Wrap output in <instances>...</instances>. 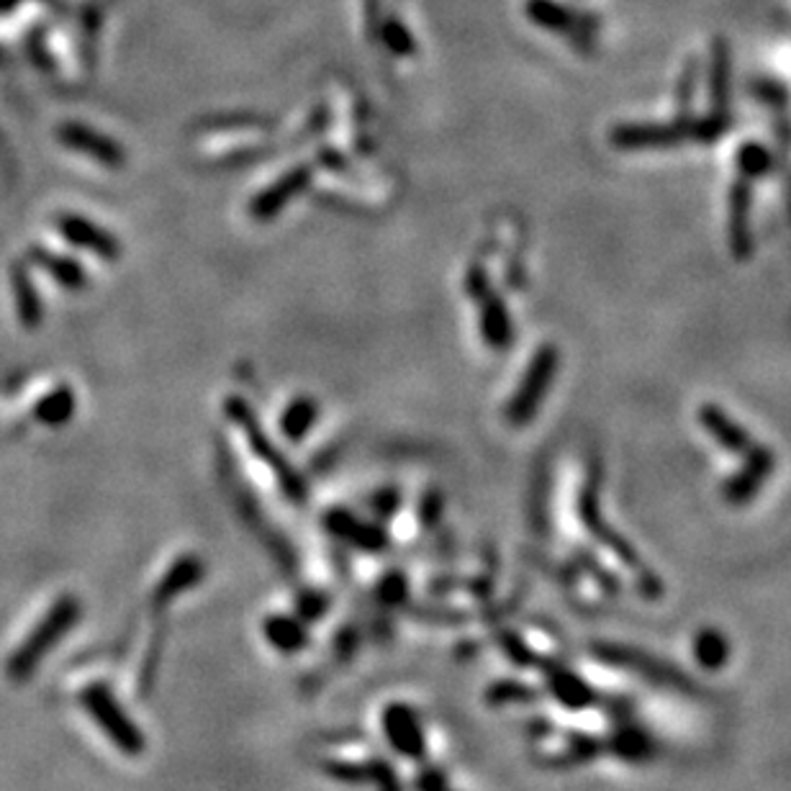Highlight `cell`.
I'll list each match as a JSON object with an SVG mask.
<instances>
[{
    "mask_svg": "<svg viewBox=\"0 0 791 791\" xmlns=\"http://www.w3.org/2000/svg\"><path fill=\"white\" fill-rule=\"evenodd\" d=\"M31 260H34L39 268H44L47 273L64 288H82V283H86V276H82V270L76 260L62 258V254H52L41 250V247H31Z\"/></svg>",
    "mask_w": 791,
    "mask_h": 791,
    "instance_id": "21",
    "label": "cell"
},
{
    "mask_svg": "<svg viewBox=\"0 0 791 791\" xmlns=\"http://www.w3.org/2000/svg\"><path fill=\"white\" fill-rule=\"evenodd\" d=\"M730 76H732V57H730L728 39H714L712 68H710L712 111L730 113Z\"/></svg>",
    "mask_w": 791,
    "mask_h": 791,
    "instance_id": "17",
    "label": "cell"
},
{
    "mask_svg": "<svg viewBox=\"0 0 791 791\" xmlns=\"http://www.w3.org/2000/svg\"><path fill=\"white\" fill-rule=\"evenodd\" d=\"M314 419H317V403L309 399H299L286 409L280 427H283L288 440H301V437L309 432V427L314 424Z\"/></svg>",
    "mask_w": 791,
    "mask_h": 791,
    "instance_id": "27",
    "label": "cell"
},
{
    "mask_svg": "<svg viewBox=\"0 0 791 791\" xmlns=\"http://www.w3.org/2000/svg\"><path fill=\"white\" fill-rule=\"evenodd\" d=\"M593 655H597L599 661L614 665V669L638 673L650 683H655V687L679 691V694H691V697L702 694V689L697 687L691 675H687L681 669H675L671 663L658 661L655 655L645 653V650L612 645V642H599V645H593Z\"/></svg>",
    "mask_w": 791,
    "mask_h": 791,
    "instance_id": "4",
    "label": "cell"
},
{
    "mask_svg": "<svg viewBox=\"0 0 791 791\" xmlns=\"http://www.w3.org/2000/svg\"><path fill=\"white\" fill-rule=\"evenodd\" d=\"M468 291L471 296H475L478 301H481V332L483 340L491 344V348H507L509 342H512V319L507 314L504 301L499 299V296L491 293L489 288V278L481 268L471 270V276H468Z\"/></svg>",
    "mask_w": 791,
    "mask_h": 791,
    "instance_id": "9",
    "label": "cell"
},
{
    "mask_svg": "<svg viewBox=\"0 0 791 791\" xmlns=\"http://www.w3.org/2000/svg\"><path fill=\"white\" fill-rule=\"evenodd\" d=\"M697 417H699V424L710 432L712 440L717 444H722V448L732 452V455L743 458L755 444L751 432H748L745 427H740L735 419H732L724 409L717 407V403H704V407H699Z\"/></svg>",
    "mask_w": 791,
    "mask_h": 791,
    "instance_id": "13",
    "label": "cell"
},
{
    "mask_svg": "<svg viewBox=\"0 0 791 791\" xmlns=\"http://www.w3.org/2000/svg\"><path fill=\"white\" fill-rule=\"evenodd\" d=\"M751 93L758 98V101L773 106V109H787L791 98L787 82H779V80H753Z\"/></svg>",
    "mask_w": 791,
    "mask_h": 791,
    "instance_id": "30",
    "label": "cell"
},
{
    "mask_svg": "<svg viewBox=\"0 0 791 791\" xmlns=\"http://www.w3.org/2000/svg\"><path fill=\"white\" fill-rule=\"evenodd\" d=\"M57 137L64 147L76 150L80 154H88L90 160H98L103 164H121L123 152L121 147L109 139L106 134H98V131L82 127V123H62L57 129Z\"/></svg>",
    "mask_w": 791,
    "mask_h": 791,
    "instance_id": "14",
    "label": "cell"
},
{
    "mask_svg": "<svg viewBox=\"0 0 791 791\" xmlns=\"http://www.w3.org/2000/svg\"><path fill=\"white\" fill-rule=\"evenodd\" d=\"M732 127L730 113L712 111L707 117H691L689 119V139H694L699 144H712L717 139H722Z\"/></svg>",
    "mask_w": 791,
    "mask_h": 791,
    "instance_id": "26",
    "label": "cell"
},
{
    "mask_svg": "<svg viewBox=\"0 0 791 791\" xmlns=\"http://www.w3.org/2000/svg\"><path fill=\"white\" fill-rule=\"evenodd\" d=\"M548 687L560 699V704H565L568 710H587L593 699H597V694H593L587 681H581L579 675H573L571 671H563V669L550 673Z\"/></svg>",
    "mask_w": 791,
    "mask_h": 791,
    "instance_id": "20",
    "label": "cell"
},
{
    "mask_svg": "<svg viewBox=\"0 0 791 791\" xmlns=\"http://www.w3.org/2000/svg\"><path fill=\"white\" fill-rule=\"evenodd\" d=\"M699 86V60L691 57L679 78V88H675V117H689L691 103H694V93Z\"/></svg>",
    "mask_w": 791,
    "mask_h": 791,
    "instance_id": "29",
    "label": "cell"
},
{
    "mask_svg": "<svg viewBox=\"0 0 791 791\" xmlns=\"http://www.w3.org/2000/svg\"><path fill=\"white\" fill-rule=\"evenodd\" d=\"M609 751L628 763H648L658 755V745L645 728L624 717V720H617L614 735L609 738Z\"/></svg>",
    "mask_w": 791,
    "mask_h": 791,
    "instance_id": "15",
    "label": "cell"
},
{
    "mask_svg": "<svg viewBox=\"0 0 791 791\" xmlns=\"http://www.w3.org/2000/svg\"><path fill=\"white\" fill-rule=\"evenodd\" d=\"M80 704L90 717H93L96 728L111 740V745L123 755H139L144 751V735L131 720V714L119 704L111 689L93 683L80 694Z\"/></svg>",
    "mask_w": 791,
    "mask_h": 791,
    "instance_id": "3",
    "label": "cell"
},
{
    "mask_svg": "<svg viewBox=\"0 0 791 791\" xmlns=\"http://www.w3.org/2000/svg\"><path fill=\"white\" fill-rule=\"evenodd\" d=\"M691 653H694V661L702 665L704 671H720L730 661V640L728 634L704 628L694 634V642H691Z\"/></svg>",
    "mask_w": 791,
    "mask_h": 791,
    "instance_id": "18",
    "label": "cell"
},
{
    "mask_svg": "<svg viewBox=\"0 0 791 791\" xmlns=\"http://www.w3.org/2000/svg\"><path fill=\"white\" fill-rule=\"evenodd\" d=\"M735 164H738V178H745L753 183V180L769 176L773 170V154L765 150L761 142H745L738 147Z\"/></svg>",
    "mask_w": 791,
    "mask_h": 791,
    "instance_id": "23",
    "label": "cell"
},
{
    "mask_svg": "<svg viewBox=\"0 0 791 791\" xmlns=\"http://www.w3.org/2000/svg\"><path fill=\"white\" fill-rule=\"evenodd\" d=\"M268 640L273 642L280 650H299L303 642H307V632L296 620H288V617H273L268 622Z\"/></svg>",
    "mask_w": 791,
    "mask_h": 791,
    "instance_id": "28",
    "label": "cell"
},
{
    "mask_svg": "<svg viewBox=\"0 0 791 791\" xmlns=\"http://www.w3.org/2000/svg\"><path fill=\"white\" fill-rule=\"evenodd\" d=\"M527 16L538 23V27L555 31V34H565L575 41V47L591 49V31L597 29V19L583 13H573L563 8L555 0H530L527 3Z\"/></svg>",
    "mask_w": 791,
    "mask_h": 791,
    "instance_id": "8",
    "label": "cell"
},
{
    "mask_svg": "<svg viewBox=\"0 0 791 791\" xmlns=\"http://www.w3.org/2000/svg\"><path fill=\"white\" fill-rule=\"evenodd\" d=\"M303 183H307V170H291L283 178H278L273 188H268L266 193H260L252 201V213L258 219H273L283 206L301 193Z\"/></svg>",
    "mask_w": 791,
    "mask_h": 791,
    "instance_id": "16",
    "label": "cell"
},
{
    "mask_svg": "<svg viewBox=\"0 0 791 791\" xmlns=\"http://www.w3.org/2000/svg\"><path fill=\"white\" fill-rule=\"evenodd\" d=\"M689 117H675L669 123H622L609 134L614 150L645 152V150H671L689 139Z\"/></svg>",
    "mask_w": 791,
    "mask_h": 791,
    "instance_id": "6",
    "label": "cell"
},
{
    "mask_svg": "<svg viewBox=\"0 0 791 791\" xmlns=\"http://www.w3.org/2000/svg\"><path fill=\"white\" fill-rule=\"evenodd\" d=\"M773 468H777V455H773V450L755 442L743 455V468L722 483L724 501L732 507L751 504L755 493L761 491V485L769 481Z\"/></svg>",
    "mask_w": 791,
    "mask_h": 791,
    "instance_id": "7",
    "label": "cell"
},
{
    "mask_svg": "<svg viewBox=\"0 0 791 791\" xmlns=\"http://www.w3.org/2000/svg\"><path fill=\"white\" fill-rule=\"evenodd\" d=\"M560 366V352L553 344H542L540 350H534L530 366L524 370L522 383L517 386L512 401L507 403V422L512 427L530 424L534 414H538L540 403L545 401V393L553 383L555 370Z\"/></svg>",
    "mask_w": 791,
    "mask_h": 791,
    "instance_id": "5",
    "label": "cell"
},
{
    "mask_svg": "<svg viewBox=\"0 0 791 791\" xmlns=\"http://www.w3.org/2000/svg\"><path fill=\"white\" fill-rule=\"evenodd\" d=\"M80 620V601L76 597H60L49 609L44 620H41L27 642L16 650L8 661V675L13 681H27L31 673L39 669V663L52 653L64 634L76 628Z\"/></svg>",
    "mask_w": 791,
    "mask_h": 791,
    "instance_id": "2",
    "label": "cell"
},
{
    "mask_svg": "<svg viewBox=\"0 0 791 791\" xmlns=\"http://www.w3.org/2000/svg\"><path fill=\"white\" fill-rule=\"evenodd\" d=\"M751 209H753V183L745 178H738L730 188V250L735 260H748L753 252V232H751Z\"/></svg>",
    "mask_w": 791,
    "mask_h": 791,
    "instance_id": "10",
    "label": "cell"
},
{
    "mask_svg": "<svg viewBox=\"0 0 791 791\" xmlns=\"http://www.w3.org/2000/svg\"><path fill=\"white\" fill-rule=\"evenodd\" d=\"M201 573H203V568L193 555L178 560V563L168 571V575H164V579L160 581L158 601H168L172 597H178V593H183L191 587H196L198 579H201Z\"/></svg>",
    "mask_w": 791,
    "mask_h": 791,
    "instance_id": "22",
    "label": "cell"
},
{
    "mask_svg": "<svg viewBox=\"0 0 791 791\" xmlns=\"http://www.w3.org/2000/svg\"><path fill=\"white\" fill-rule=\"evenodd\" d=\"M329 527L337 534H342L344 540H350V542H356V545L360 548H381L383 545V534L376 530V527H370V524H362L358 522V519H352V517H344V514H334V519H329Z\"/></svg>",
    "mask_w": 791,
    "mask_h": 791,
    "instance_id": "25",
    "label": "cell"
},
{
    "mask_svg": "<svg viewBox=\"0 0 791 791\" xmlns=\"http://www.w3.org/2000/svg\"><path fill=\"white\" fill-rule=\"evenodd\" d=\"M383 732L389 745L403 758L424 755V732L417 712L407 704H391L383 712Z\"/></svg>",
    "mask_w": 791,
    "mask_h": 791,
    "instance_id": "11",
    "label": "cell"
},
{
    "mask_svg": "<svg viewBox=\"0 0 791 791\" xmlns=\"http://www.w3.org/2000/svg\"><path fill=\"white\" fill-rule=\"evenodd\" d=\"M11 286H13V301H16V311H19L21 324L29 329L39 327L44 311H41V301L34 291V283H31L29 273L21 266H13Z\"/></svg>",
    "mask_w": 791,
    "mask_h": 791,
    "instance_id": "19",
    "label": "cell"
},
{
    "mask_svg": "<svg viewBox=\"0 0 791 791\" xmlns=\"http://www.w3.org/2000/svg\"><path fill=\"white\" fill-rule=\"evenodd\" d=\"M57 229L70 244L82 247V250L98 254L101 260H117L121 254L117 237L103 232L93 221L76 217V213H64V217L57 219Z\"/></svg>",
    "mask_w": 791,
    "mask_h": 791,
    "instance_id": "12",
    "label": "cell"
},
{
    "mask_svg": "<svg viewBox=\"0 0 791 791\" xmlns=\"http://www.w3.org/2000/svg\"><path fill=\"white\" fill-rule=\"evenodd\" d=\"M72 411H76V395H72V391L64 386V389L52 391L37 403L34 417L41 424L60 427L72 417Z\"/></svg>",
    "mask_w": 791,
    "mask_h": 791,
    "instance_id": "24",
    "label": "cell"
},
{
    "mask_svg": "<svg viewBox=\"0 0 791 791\" xmlns=\"http://www.w3.org/2000/svg\"><path fill=\"white\" fill-rule=\"evenodd\" d=\"M599 485H601V465L597 471V465H593L589 483L581 489L579 497V517L581 524L587 527V532L591 534L593 540L601 542L609 553H612L620 563L628 568V571L634 575V581H638L640 591L645 593L648 599H658L663 593V583L658 575L650 571V568L642 563L640 555L634 553V548L630 545L628 540L622 538V534H617L612 527L604 522V517H601V504H599Z\"/></svg>",
    "mask_w": 791,
    "mask_h": 791,
    "instance_id": "1",
    "label": "cell"
}]
</instances>
